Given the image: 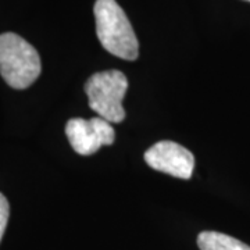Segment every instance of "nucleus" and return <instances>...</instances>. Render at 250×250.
<instances>
[{
  "instance_id": "423d86ee",
  "label": "nucleus",
  "mask_w": 250,
  "mask_h": 250,
  "mask_svg": "<svg viewBox=\"0 0 250 250\" xmlns=\"http://www.w3.org/2000/svg\"><path fill=\"white\" fill-rule=\"evenodd\" d=\"M197 246L200 250H250V246L246 243L238 241L229 235L214 231L199 233Z\"/></svg>"
},
{
  "instance_id": "39448f33",
  "label": "nucleus",
  "mask_w": 250,
  "mask_h": 250,
  "mask_svg": "<svg viewBox=\"0 0 250 250\" xmlns=\"http://www.w3.org/2000/svg\"><path fill=\"white\" fill-rule=\"evenodd\" d=\"M145 161L153 170L179 179H190L195 168L193 154L182 145L172 141L154 143L145 153Z\"/></svg>"
},
{
  "instance_id": "20e7f679",
  "label": "nucleus",
  "mask_w": 250,
  "mask_h": 250,
  "mask_svg": "<svg viewBox=\"0 0 250 250\" xmlns=\"http://www.w3.org/2000/svg\"><path fill=\"white\" fill-rule=\"evenodd\" d=\"M65 135L72 149L81 156H90L102 146H108L116 141L113 125L102 117L90 120L71 118L65 124Z\"/></svg>"
},
{
  "instance_id": "7ed1b4c3",
  "label": "nucleus",
  "mask_w": 250,
  "mask_h": 250,
  "mask_svg": "<svg viewBox=\"0 0 250 250\" xmlns=\"http://www.w3.org/2000/svg\"><path fill=\"white\" fill-rule=\"evenodd\" d=\"M128 89V80L124 72L107 70L93 74L85 82V93L89 107L111 124L124 121L125 110L123 99Z\"/></svg>"
},
{
  "instance_id": "6e6552de",
  "label": "nucleus",
  "mask_w": 250,
  "mask_h": 250,
  "mask_svg": "<svg viewBox=\"0 0 250 250\" xmlns=\"http://www.w3.org/2000/svg\"><path fill=\"white\" fill-rule=\"evenodd\" d=\"M248 1H250V0H248Z\"/></svg>"
},
{
  "instance_id": "f257e3e1",
  "label": "nucleus",
  "mask_w": 250,
  "mask_h": 250,
  "mask_svg": "<svg viewBox=\"0 0 250 250\" xmlns=\"http://www.w3.org/2000/svg\"><path fill=\"white\" fill-rule=\"evenodd\" d=\"M96 32L102 46L116 57L134 62L139 56V42L125 11L116 0H96Z\"/></svg>"
},
{
  "instance_id": "0eeeda50",
  "label": "nucleus",
  "mask_w": 250,
  "mask_h": 250,
  "mask_svg": "<svg viewBox=\"0 0 250 250\" xmlns=\"http://www.w3.org/2000/svg\"><path fill=\"white\" fill-rule=\"evenodd\" d=\"M10 215V206L7 199L4 195L0 193V241L3 238V233L6 231L7 227V221H9Z\"/></svg>"
},
{
  "instance_id": "f03ea898",
  "label": "nucleus",
  "mask_w": 250,
  "mask_h": 250,
  "mask_svg": "<svg viewBox=\"0 0 250 250\" xmlns=\"http://www.w3.org/2000/svg\"><path fill=\"white\" fill-rule=\"evenodd\" d=\"M42 71L36 49L14 32L0 35V75L14 89L31 86Z\"/></svg>"
}]
</instances>
